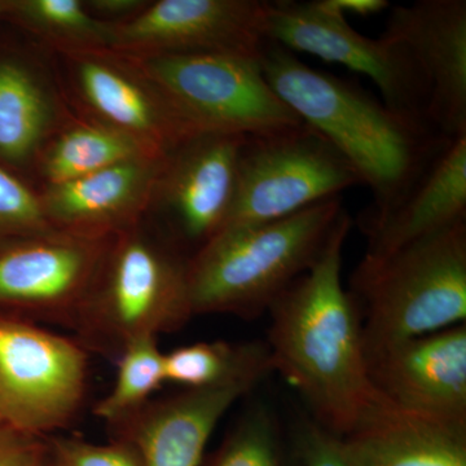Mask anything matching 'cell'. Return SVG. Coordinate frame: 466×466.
<instances>
[{
	"mask_svg": "<svg viewBox=\"0 0 466 466\" xmlns=\"http://www.w3.org/2000/svg\"><path fill=\"white\" fill-rule=\"evenodd\" d=\"M8 0H0V17L5 16V9H7Z\"/></svg>",
	"mask_w": 466,
	"mask_h": 466,
	"instance_id": "obj_32",
	"label": "cell"
},
{
	"mask_svg": "<svg viewBox=\"0 0 466 466\" xmlns=\"http://www.w3.org/2000/svg\"><path fill=\"white\" fill-rule=\"evenodd\" d=\"M198 466H300L291 441H285L274 413L250 407Z\"/></svg>",
	"mask_w": 466,
	"mask_h": 466,
	"instance_id": "obj_24",
	"label": "cell"
},
{
	"mask_svg": "<svg viewBox=\"0 0 466 466\" xmlns=\"http://www.w3.org/2000/svg\"><path fill=\"white\" fill-rule=\"evenodd\" d=\"M188 259L143 222L112 236L73 327L76 341L116 363L133 343L180 329L193 318Z\"/></svg>",
	"mask_w": 466,
	"mask_h": 466,
	"instance_id": "obj_3",
	"label": "cell"
},
{
	"mask_svg": "<svg viewBox=\"0 0 466 466\" xmlns=\"http://www.w3.org/2000/svg\"><path fill=\"white\" fill-rule=\"evenodd\" d=\"M47 452V438L21 433L0 421V466H42Z\"/></svg>",
	"mask_w": 466,
	"mask_h": 466,
	"instance_id": "obj_29",
	"label": "cell"
},
{
	"mask_svg": "<svg viewBox=\"0 0 466 466\" xmlns=\"http://www.w3.org/2000/svg\"><path fill=\"white\" fill-rule=\"evenodd\" d=\"M290 441L300 466H349L342 438L325 431L311 417L300 420Z\"/></svg>",
	"mask_w": 466,
	"mask_h": 466,
	"instance_id": "obj_28",
	"label": "cell"
},
{
	"mask_svg": "<svg viewBox=\"0 0 466 466\" xmlns=\"http://www.w3.org/2000/svg\"><path fill=\"white\" fill-rule=\"evenodd\" d=\"M260 66L276 95L370 187L375 204L366 217L394 207L447 140L431 126L389 109L355 82L314 69L275 43L263 45Z\"/></svg>",
	"mask_w": 466,
	"mask_h": 466,
	"instance_id": "obj_2",
	"label": "cell"
},
{
	"mask_svg": "<svg viewBox=\"0 0 466 466\" xmlns=\"http://www.w3.org/2000/svg\"><path fill=\"white\" fill-rule=\"evenodd\" d=\"M460 222H466V134L441 144L394 207L364 218V257L381 258Z\"/></svg>",
	"mask_w": 466,
	"mask_h": 466,
	"instance_id": "obj_20",
	"label": "cell"
},
{
	"mask_svg": "<svg viewBox=\"0 0 466 466\" xmlns=\"http://www.w3.org/2000/svg\"><path fill=\"white\" fill-rule=\"evenodd\" d=\"M127 56L192 133L250 137L303 124L267 82L260 52Z\"/></svg>",
	"mask_w": 466,
	"mask_h": 466,
	"instance_id": "obj_6",
	"label": "cell"
},
{
	"mask_svg": "<svg viewBox=\"0 0 466 466\" xmlns=\"http://www.w3.org/2000/svg\"><path fill=\"white\" fill-rule=\"evenodd\" d=\"M88 352L76 339L0 315V421L48 438L84 407Z\"/></svg>",
	"mask_w": 466,
	"mask_h": 466,
	"instance_id": "obj_8",
	"label": "cell"
},
{
	"mask_svg": "<svg viewBox=\"0 0 466 466\" xmlns=\"http://www.w3.org/2000/svg\"><path fill=\"white\" fill-rule=\"evenodd\" d=\"M350 290L368 354L465 324L466 222L381 258L364 257Z\"/></svg>",
	"mask_w": 466,
	"mask_h": 466,
	"instance_id": "obj_5",
	"label": "cell"
},
{
	"mask_svg": "<svg viewBox=\"0 0 466 466\" xmlns=\"http://www.w3.org/2000/svg\"><path fill=\"white\" fill-rule=\"evenodd\" d=\"M164 155L167 153L76 115L46 144L36 159L34 173L42 180V186H52L79 179L131 159Z\"/></svg>",
	"mask_w": 466,
	"mask_h": 466,
	"instance_id": "obj_21",
	"label": "cell"
},
{
	"mask_svg": "<svg viewBox=\"0 0 466 466\" xmlns=\"http://www.w3.org/2000/svg\"><path fill=\"white\" fill-rule=\"evenodd\" d=\"M109 240L48 229L0 242V308L73 329Z\"/></svg>",
	"mask_w": 466,
	"mask_h": 466,
	"instance_id": "obj_10",
	"label": "cell"
},
{
	"mask_svg": "<svg viewBox=\"0 0 466 466\" xmlns=\"http://www.w3.org/2000/svg\"><path fill=\"white\" fill-rule=\"evenodd\" d=\"M319 5L330 14L348 20L350 15L370 17L390 8L386 0H318Z\"/></svg>",
	"mask_w": 466,
	"mask_h": 466,
	"instance_id": "obj_31",
	"label": "cell"
},
{
	"mask_svg": "<svg viewBox=\"0 0 466 466\" xmlns=\"http://www.w3.org/2000/svg\"><path fill=\"white\" fill-rule=\"evenodd\" d=\"M257 383L183 389L150 400L133 415L109 425L110 438L133 443L144 466H198L222 417Z\"/></svg>",
	"mask_w": 466,
	"mask_h": 466,
	"instance_id": "obj_18",
	"label": "cell"
},
{
	"mask_svg": "<svg viewBox=\"0 0 466 466\" xmlns=\"http://www.w3.org/2000/svg\"><path fill=\"white\" fill-rule=\"evenodd\" d=\"M165 354L157 339L133 343L116 364L115 385L94 407V415L106 425L121 421L152 400L153 392L165 382Z\"/></svg>",
	"mask_w": 466,
	"mask_h": 466,
	"instance_id": "obj_25",
	"label": "cell"
},
{
	"mask_svg": "<svg viewBox=\"0 0 466 466\" xmlns=\"http://www.w3.org/2000/svg\"><path fill=\"white\" fill-rule=\"evenodd\" d=\"M76 115L167 153L193 135L157 86L127 55L110 48L56 55Z\"/></svg>",
	"mask_w": 466,
	"mask_h": 466,
	"instance_id": "obj_11",
	"label": "cell"
},
{
	"mask_svg": "<svg viewBox=\"0 0 466 466\" xmlns=\"http://www.w3.org/2000/svg\"><path fill=\"white\" fill-rule=\"evenodd\" d=\"M50 466H144L133 443L110 438L108 443H92L78 437L47 438Z\"/></svg>",
	"mask_w": 466,
	"mask_h": 466,
	"instance_id": "obj_27",
	"label": "cell"
},
{
	"mask_svg": "<svg viewBox=\"0 0 466 466\" xmlns=\"http://www.w3.org/2000/svg\"><path fill=\"white\" fill-rule=\"evenodd\" d=\"M373 389L395 406L466 422V324L367 355Z\"/></svg>",
	"mask_w": 466,
	"mask_h": 466,
	"instance_id": "obj_15",
	"label": "cell"
},
{
	"mask_svg": "<svg viewBox=\"0 0 466 466\" xmlns=\"http://www.w3.org/2000/svg\"><path fill=\"white\" fill-rule=\"evenodd\" d=\"M265 15L259 0H157L130 23L113 26L110 50L131 56L259 54Z\"/></svg>",
	"mask_w": 466,
	"mask_h": 466,
	"instance_id": "obj_13",
	"label": "cell"
},
{
	"mask_svg": "<svg viewBox=\"0 0 466 466\" xmlns=\"http://www.w3.org/2000/svg\"><path fill=\"white\" fill-rule=\"evenodd\" d=\"M45 52H0V167L14 174L34 171L46 144L76 115Z\"/></svg>",
	"mask_w": 466,
	"mask_h": 466,
	"instance_id": "obj_17",
	"label": "cell"
},
{
	"mask_svg": "<svg viewBox=\"0 0 466 466\" xmlns=\"http://www.w3.org/2000/svg\"><path fill=\"white\" fill-rule=\"evenodd\" d=\"M48 229L38 189L0 167V242Z\"/></svg>",
	"mask_w": 466,
	"mask_h": 466,
	"instance_id": "obj_26",
	"label": "cell"
},
{
	"mask_svg": "<svg viewBox=\"0 0 466 466\" xmlns=\"http://www.w3.org/2000/svg\"><path fill=\"white\" fill-rule=\"evenodd\" d=\"M245 137L193 135L165 155L150 211L164 219L165 233L183 250L196 253L225 226Z\"/></svg>",
	"mask_w": 466,
	"mask_h": 466,
	"instance_id": "obj_12",
	"label": "cell"
},
{
	"mask_svg": "<svg viewBox=\"0 0 466 466\" xmlns=\"http://www.w3.org/2000/svg\"><path fill=\"white\" fill-rule=\"evenodd\" d=\"M42 466H50V464H48V460L47 459H46V461L43 462Z\"/></svg>",
	"mask_w": 466,
	"mask_h": 466,
	"instance_id": "obj_33",
	"label": "cell"
},
{
	"mask_svg": "<svg viewBox=\"0 0 466 466\" xmlns=\"http://www.w3.org/2000/svg\"><path fill=\"white\" fill-rule=\"evenodd\" d=\"M52 55L110 48L113 26L96 20L84 0H8L5 16Z\"/></svg>",
	"mask_w": 466,
	"mask_h": 466,
	"instance_id": "obj_23",
	"label": "cell"
},
{
	"mask_svg": "<svg viewBox=\"0 0 466 466\" xmlns=\"http://www.w3.org/2000/svg\"><path fill=\"white\" fill-rule=\"evenodd\" d=\"M149 0H86L92 16L110 26L124 25L148 7Z\"/></svg>",
	"mask_w": 466,
	"mask_h": 466,
	"instance_id": "obj_30",
	"label": "cell"
},
{
	"mask_svg": "<svg viewBox=\"0 0 466 466\" xmlns=\"http://www.w3.org/2000/svg\"><path fill=\"white\" fill-rule=\"evenodd\" d=\"M342 443L349 466H466V422L404 410L377 391Z\"/></svg>",
	"mask_w": 466,
	"mask_h": 466,
	"instance_id": "obj_19",
	"label": "cell"
},
{
	"mask_svg": "<svg viewBox=\"0 0 466 466\" xmlns=\"http://www.w3.org/2000/svg\"><path fill=\"white\" fill-rule=\"evenodd\" d=\"M341 198L260 225L231 227L188 259L193 317L256 319L320 256L343 213Z\"/></svg>",
	"mask_w": 466,
	"mask_h": 466,
	"instance_id": "obj_4",
	"label": "cell"
},
{
	"mask_svg": "<svg viewBox=\"0 0 466 466\" xmlns=\"http://www.w3.org/2000/svg\"><path fill=\"white\" fill-rule=\"evenodd\" d=\"M165 382L183 389H207L253 382L272 372L271 355L263 342H198L165 354Z\"/></svg>",
	"mask_w": 466,
	"mask_h": 466,
	"instance_id": "obj_22",
	"label": "cell"
},
{
	"mask_svg": "<svg viewBox=\"0 0 466 466\" xmlns=\"http://www.w3.org/2000/svg\"><path fill=\"white\" fill-rule=\"evenodd\" d=\"M164 158L131 159L79 179L42 186L43 213L55 229L95 238L133 228L152 208Z\"/></svg>",
	"mask_w": 466,
	"mask_h": 466,
	"instance_id": "obj_16",
	"label": "cell"
},
{
	"mask_svg": "<svg viewBox=\"0 0 466 466\" xmlns=\"http://www.w3.org/2000/svg\"><path fill=\"white\" fill-rule=\"evenodd\" d=\"M265 36L293 54L312 55L368 76L389 109L431 126L428 85L403 43L383 34L368 38L318 0L266 2Z\"/></svg>",
	"mask_w": 466,
	"mask_h": 466,
	"instance_id": "obj_9",
	"label": "cell"
},
{
	"mask_svg": "<svg viewBox=\"0 0 466 466\" xmlns=\"http://www.w3.org/2000/svg\"><path fill=\"white\" fill-rule=\"evenodd\" d=\"M383 35L403 43L424 76L429 124L444 139L466 134V2L420 0L392 8Z\"/></svg>",
	"mask_w": 466,
	"mask_h": 466,
	"instance_id": "obj_14",
	"label": "cell"
},
{
	"mask_svg": "<svg viewBox=\"0 0 466 466\" xmlns=\"http://www.w3.org/2000/svg\"><path fill=\"white\" fill-rule=\"evenodd\" d=\"M358 184L348 159L308 125L250 135L242 144L235 198L222 229L294 216Z\"/></svg>",
	"mask_w": 466,
	"mask_h": 466,
	"instance_id": "obj_7",
	"label": "cell"
},
{
	"mask_svg": "<svg viewBox=\"0 0 466 466\" xmlns=\"http://www.w3.org/2000/svg\"><path fill=\"white\" fill-rule=\"evenodd\" d=\"M346 211L320 256L268 309L272 370L308 404L311 419L343 438L375 398L368 377L360 315L342 283Z\"/></svg>",
	"mask_w": 466,
	"mask_h": 466,
	"instance_id": "obj_1",
	"label": "cell"
}]
</instances>
